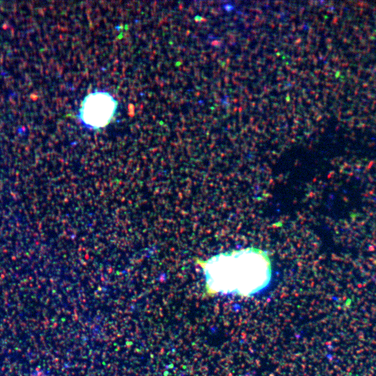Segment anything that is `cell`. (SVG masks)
Instances as JSON below:
<instances>
[{"instance_id": "obj_2", "label": "cell", "mask_w": 376, "mask_h": 376, "mask_svg": "<svg viewBox=\"0 0 376 376\" xmlns=\"http://www.w3.org/2000/svg\"><path fill=\"white\" fill-rule=\"evenodd\" d=\"M116 108L117 102L111 95L105 91H95L84 99L79 117L89 128H102L111 121Z\"/></svg>"}, {"instance_id": "obj_1", "label": "cell", "mask_w": 376, "mask_h": 376, "mask_svg": "<svg viewBox=\"0 0 376 376\" xmlns=\"http://www.w3.org/2000/svg\"><path fill=\"white\" fill-rule=\"evenodd\" d=\"M198 263L212 295H251L265 288L272 276L267 252L254 247L219 253Z\"/></svg>"}]
</instances>
